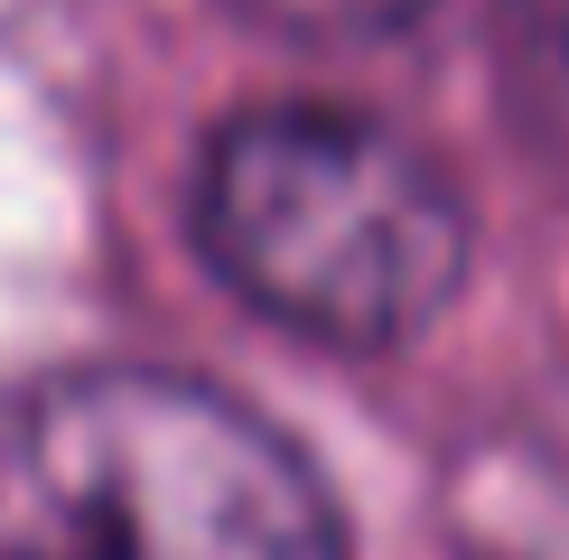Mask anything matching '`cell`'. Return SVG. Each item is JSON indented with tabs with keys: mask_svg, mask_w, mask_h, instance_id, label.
Returning <instances> with one entry per match:
<instances>
[{
	"mask_svg": "<svg viewBox=\"0 0 569 560\" xmlns=\"http://www.w3.org/2000/svg\"><path fill=\"white\" fill-rule=\"evenodd\" d=\"M0 560H355L327 467L187 364L0 392Z\"/></svg>",
	"mask_w": 569,
	"mask_h": 560,
	"instance_id": "6da1fadb",
	"label": "cell"
},
{
	"mask_svg": "<svg viewBox=\"0 0 569 560\" xmlns=\"http://www.w3.org/2000/svg\"><path fill=\"white\" fill-rule=\"evenodd\" d=\"M486 19H495L513 122L569 178V0H486Z\"/></svg>",
	"mask_w": 569,
	"mask_h": 560,
	"instance_id": "3957f363",
	"label": "cell"
},
{
	"mask_svg": "<svg viewBox=\"0 0 569 560\" xmlns=\"http://www.w3.org/2000/svg\"><path fill=\"white\" fill-rule=\"evenodd\" d=\"M224 10L299 47H383V38H411L420 19H439L448 0H224Z\"/></svg>",
	"mask_w": 569,
	"mask_h": 560,
	"instance_id": "277c9868",
	"label": "cell"
},
{
	"mask_svg": "<svg viewBox=\"0 0 569 560\" xmlns=\"http://www.w3.org/2000/svg\"><path fill=\"white\" fill-rule=\"evenodd\" d=\"M187 233L252 318L327 356L420 346L477 271L458 169L392 112L337 93L224 112L187 169Z\"/></svg>",
	"mask_w": 569,
	"mask_h": 560,
	"instance_id": "7a4b0ae2",
	"label": "cell"
}]
</instances>
